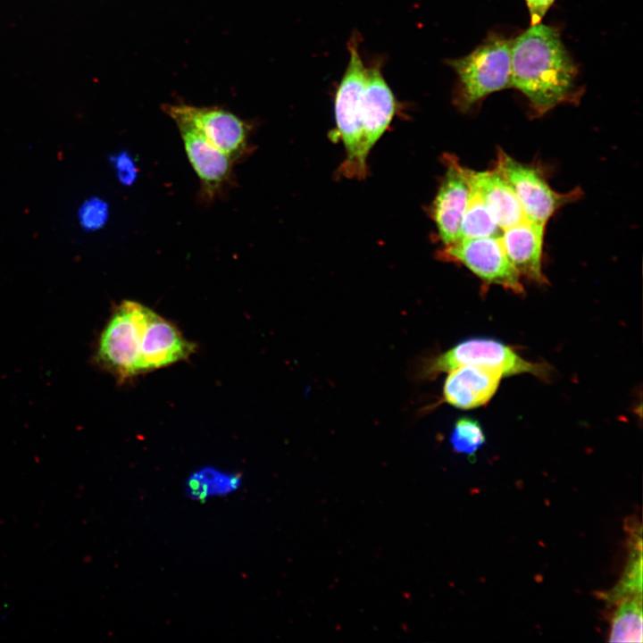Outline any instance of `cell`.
Returning <instances> with one entry per match:
<instances>
[{"instance_id":"1","label":"cell","mask_w":643,"mask_h":643,"mask_svg":"<svg viewBox=\"0 0 643 643\" xmlns=\"http://www.w3.org/2000/svg\"><path fill=\"white\" fill-rule=\"evenodd\" d=\"M578 73L553 27L533 24L511 42V87L527 97L537 114L572 100Z\"/></svg>"},{"instance_id":"2","label":"cell","mask_w":643,"mask_h":643,"mask_svg":"<svg viewBox=\"0 0 643 643\" xmlns=\"http://www.w3.org/2000/svg\"><path fill=\"white\" fill-rule=\"evenodd\" d=\"M511 42L491 34L469 54L448 61L458 79V108L466 111L488 95L511 87Z\"/></svg>"},{"instance_id":"3","label":"cell","mask_w":643,"mask_h":643,"mask_svg":"<svg viewBox=\"0 0 643 643\" xmlns=\"http://www.w3.org/2000/svg\"><path fill=\"white\" fill-rule=\"evenodd\" d=\"M348 46L349 62L336 92L335 118L337 132L347 154L341 173L348 178L363 179L366 174L368 156L362 129V96L366 67L362 61L355 36L352 37Z\"/></svg>"},{"instance_id":"4","label":"cell","mask_w":643,"mask_h":643,"mask_svg":"<svg viewBox=\"0 0 643 643\" xmlns=\"http://www.w3.org/2000/svg\"><path fill=\"white\" fill-rule=\"evenodd\" d=\"M153 313L138 302L121 303L100 335L96 353L98 363L121 380L140 372L142 337Z\"/></svg>"},{"instance_id":"5","label":"cell","mask_w":643,"mask_h":643,"mask_svg":"<svg viewBox=\"0 0 643 643\" xmlns=\"http://www.w3.org/2000/svg\"><path fill=\"white\" fill-rule=\"evenodd\" d=\"M467 364L497 368L505 376L530 373L546 378L548 373L545 364L527 361L509 346L487 338H472L456 344L428 362L422 373L431 379Z\"/></svg>"},{"instance_id":"6","label":"cell","mask_w":643,"mask_h":643,"mask_svg":"<svg viewBox=\"0 0 643 643\" xmlns=\"http://www.w3.org/2000/svg\"><path fill=\"white\" fill-rule=\"evenodd\" d=\"M163 110L178 127L188 158L200 180L203 196L213 200L233 182L232 161L203 135L180 104H165Z\"/></svg>"},{"instance_id":"7","label":"cell","mask_w":643,"mask_h":643,"mask_svg":"<svg viewBox=\"0 0 643 643\" xmlns=\"http://www.w3.org/2000/svg\"><path fill=\"white\" fill-rule=\"evenodd\" d=\"M496 170L516 196L525 218L546 225L548 219L563 205L580 195L579 190L567 194L554 191L541 174L499 150Z\"/></svg>"},{"instance_id":"8","label":"cell","mask_w":643,"mask_h":643,"mask_svg":"<svg viewBox=\"0 0 643 643\" xmlns=\"http://www.w3.org/2000/svg\"><path fill=\"white\" fill-rule=\"evenodd\" d=\"M440 257L462 263L486 284L501 286L516 294L523 293L521 277L508 260L499 236L461 238L446 246Z\"/></svg>"},{"instance_id":"9","label":"cell","mask_w":643,"mask_h":643,"mask_svg":"<svg viewBox=\"0 0 643 643\" xmlns=\"http://www.w3.org/2000/svg\"><path fill=\"white\" fill-rule=\"evenodd\" d=\"M447 166L446 175L432 205V217L445 246L460 239L472 171L451 155L447 156Z\"/></svg>"},{"instance_id":"10","label":"cell","mask_w":643,"mask_h":643,"mask_svg":"<svg viewBox=\"0 0 643 643\" xmlns=\"http://www.w3.org/2000/svg\"><path fill=\"white\" fill-rule=\"evenodd\" d=\"M180 105L203 135L233 163L250 153L249 123L220 107Z\"/></svg>"},{"instance_id":"11","label":"cell","mask_w":643,"mask_h":643,"mask_svg":"<svg viewBox=\"0 0 643 643\" xmlns=\"http://www.w3.org/2000/svg\"><path fill=\"white\" fill-rule=\"evenodd\" d=\"M504 373L497 368L467 364L450 372L443 397L449 405L463 410L485 405L497 392Z\"/></svg>"},{"instance_id":"12","label":"cell","mask_w":643,"mask_h":643,"mask_svg":"<svg viewBox=\"0 0 643 643\" xmlns=\"http://www.w3.org/2000/svg\"><path fill=\"white\" fill-rule=\"evenodd\" d=\"M545 225L527 219L502 230L499 238L505 253L518 274L545 284L542 253Z\"/></svg>"},{"instance_id":"13","label":"cell","mask_w":643,"mask_h":643,"mask_svg":"<svg viewBox=\"0 0 643 643\" xmlns=\"http://www.w3.org/2000/svg\"><path fill=\"white\" fill-rule=\"evenodd\" d=\"M396 111V99L386 82L380 63L366 67L362 96V129L367 154L390 124Z\"/></svg>"},{"instance_id":"14","label":"cell","mask_w":643,"mask_h":643,"mask_svg":"<svg viewBox=\"0 0 643 643\" xmlns=\"http://www.w3.org/2000/svg\"><path fill=\"white\" fill-rule=\"evenodd\" d=\"M194 346L177 328L154 312L140 346L139 371L147 372L187 358Z\"/></svg>"},{"instance_id":"15","label":"cell","mask_w":643,"mask_h":643,"mask_svg":"<svg viewBox=\"0 0 643 643\" xmlns=\"http://www.w3.org/2000/svg\"><path fill=\"white\" fill-rule=\"evenodd\" d=\"M472 183L501 230L526 219L513 189L496 169L472 171Z\"/></svg>"},{"instance_id":"16","label":"cell","mask_w":643,"mask_h":643,"mask_svg":"<svg viewBox=\"0 0 643 643\" xmlns=\"http://www.w3.org/2000/svg\"><path fill=\"white\" fill-rule=\"evenodd\" d=\"M242 476L206 466L190 474L185 484L186 496L195 501L224 497L238 490Z\"/></svg>"},{"instance_id":"17","label":"cell","mask_w":643,"mask_h":643,"mask_svg":"<svg viewBox=\"0 0 643 643\" xmlns=\"http://www.w3.org/2000/svg\"><path fill=\"white\" fill-rule=\"evenodd\" d=\"M610 630L609 642L642 641V594L624 598L617 603Z\"/></svg>"},{"instance_id":"18","label":"cell","mask_w":643,"mask_h":643,"mask_svg":"<svg viewBox=\"0 0 643 643\" xmlns=\"http://www.w3.org/2000/svg\"><path fill=\"white\" fill-rule=\"evenodd\" d=\"M499 230L500 228L471 179L470 192L461 223L460 239L499 236Z\"/></svg>"},{"instance_id":"19","label":"cell","mask_w":643,"mask_h":643,"mask_svg":"<svg viewBox=\"0 0 643 643\" xmlns=\"http://www.w3.org/2000/svg\"><path fill=\"white\" fill-rule=\"evenodd\" d=\"M641 532L634 538L629 563L620 582L605 594V599L612 603L642 594V549Z\"/></svg>"},{"instance_id":"20","label":"cell","mask_w":643,"mask_h":643,"mask_svg":"<svg viewBox=\"0 0 643 643\" xmlns=\"http://www.w3.org/2000/svg\"><path fill=\"white\" fill-rule=\"evenodd\" d=\"M485 441V434L477 420L465 416L455 422L450 436V442L455 452L474 458Z\"/></svg>"},{"instance_id":"21","label":"cell","mask_w":643,"mask_h":643,"mask_svg":"<svg viewBox=\"0 0 643 643\" xmlns=\"http://www.w3.org/2000/svg\"><path fill=\"white\" fill-rule=\"evenodd\" d=\"M118 175L123 184L130 185L137 178V165L127 154H121L117 160Z\"/></svg>"},{"instance_id":"22","label":"cell","mask_w":643,"mask_h":643,"mask_svg":"<svg viewBox=\"0 0 643 643\" xmlns=\"http://www.w3.org/2000/svg\"><path fill=\"white\" fill-rule=\"evenodd\" d=\"M525 2L530 14L531 25H533L541 22L555 0H525Z\"/></svg>"}]
</instances>
